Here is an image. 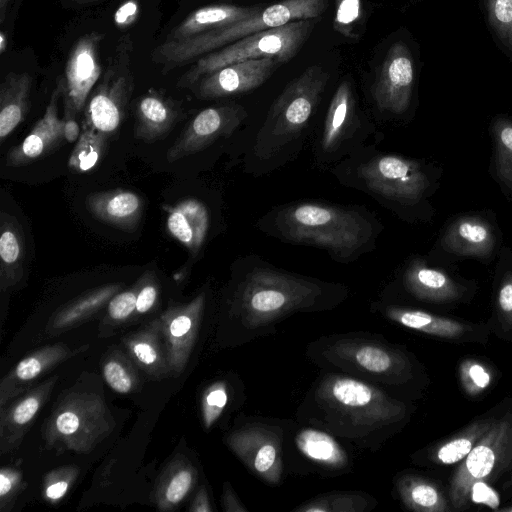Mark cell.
<instances>
[{"mask_svg": "<svg viewBox=\"0 0 512 512\" xmlns=\"http://www.w3.org/2000/svg\"><path fill=\"white\" fill-rule=\"evenodd\" d=\"M411 407L382 388L344 373L319 377L298 408V420L362 448L378 449L409 420Z\"/></svg>", "mask_w": 512, "mask_h": 512, "instance_id": "6da1fadb", "label": "cell"}, {"mask_svg": "<svg viewBox=\"0 0 512 512\" xmlns=\"http://www.w3.org/2000/svg\"><path fill=\"white\" fill-rule=\"evenodd\" d=\"M323 284L272 268H256L238 284L228 315L243 342L268 334L296 312L331 307Z\"/></svg>", "mask_w": 512, "mask_h": 512, "instance_id": "7a4b0ae2", "label": "cell"}, {"mask_svg": "<svg viewBox=\"0 0 512 512\" xmlns=\"http://www.w3.org/2000/svg\"><path fill=\"white\" fill-rule=\"evenodd\" d=\"M319 366L361 379L384 390L403 387L420 376V367L404 348L360 335L321 337L307 347Z\"/></svg>", "mask_w": 512, "mask_h": 512, "instance_id": "3957f363", "label": "cell"}, {"mask_svg": "<svg viewBox=\"0 0 512 512\" xmlns=\"http://www.w3.org/2000/svg\"><path fill=\"white\" fill-rule=\"evenodd\" d=\"M275 224L284 239L324 248L341 260L356 256L373 233L371 222L358 211L319 203L288 206Z\"/></svg>", "mask_w": 512, "mask_h": 512, "instance_id": "277c9868", "label": "cell"}, {"mask_svg": "<svg viewBox=\"0 0 512 512\" xmlns=\"http://www.w3.org/2000/svg\"><path fill=\"white\" fill-rule=\"evenodd\" d=\"M327 7L328 0H282L227 26L183 40L163 41L151 58L163 71H170L257 32L320 17Z\"/></svg>", "mask_w": 512, "mask_h": 512, "instance_id": "5b68a950", "label": "cell"}, {"mask_svg": "<svg viewBox=\"0 0 512 512\" xmlns=\"http://www.w3.org/2000/svg\"><path fill=\"white\" fill-rule=\"evenodd\" d=\"M329 74L319 65L307 67L273 103L254 145L255 153L269 158L299 135L315 111Z\"/></svg>", "mask_w": 512, "mask_h": 512, "instance_id": "8992f818", "label": "cell"}, {"mask_svg": "<svg viewBox=\"0 0 512 512\" xmlns=\"http://www.w3.org/2000/svg\"><path fill=\"white\" fill-rule=\"evenodd\" d=\"M315 21L297 20L246 36L198 58L177 83L192 88L204 76L227 65L250 59L275 58L280 63L291 60L309 37Z\"/></svg>", "mask_w": 512, "mask_h": 512, "instance_id": "52a82bcc", "label": "cell"}, {"mask_svg": "<svg viewBox=\"0 0 512 512\" xmlns=\"http://www.w3.org/2000/svg\"><path fill=\"white\" fill-rule=\"evenodd\" d=\"M511 470L512 410L507 409L501 410L452 475L448 488L452 510L463 511L470 507V492L474 484L496 483Z\"/></svg>", "mask_w": 512, "mask_h": 512, "instance_id": "ba28073f", "label": "cell"}, {"mask_svg": "<svg viewBox=\"0 0 512 512\" xmlns=\"http://www.w3.org/2000/svg\"><path fill=\"white\" fill-rule=\"evenodd\" d=\"M132 52V38L126 33L119 38L86 102L83 128H92L110 137L121 126L134 90Z\"/></svg>", "mask_w": 512, "mask_h": 512, "instance_id": "9c48e42d", "label": "cell"}, {"mask_svg": "<svg viewBox=\"0 0 512 512\" xmlns=\"http://www.w3.org/2000/svg\"><path fill=\"white\" fill-rule=\"evenodd\" d=\"M113 421L105 401L94 393L68 394L53 412L46 429L50 445L88 452L105 438Z\"/></svg>", "mask_w": 512, "mask_h": 512, "instance_id": "30bf717a", "label": "cell"}, {"mask_svg": "<svg viewBox=\"0 0 512 512\" xmlns=\"http://www.w3.org/2000/svg\"><path fill=\"white\" fill-rule=\"evenodd\" d=\"M226 442L252 473L267 483H279L283 472L284 430L281 427L248 423L231 432Z\"/></svg>", "mask_w": 512, "mask_h": 512, "instance_id": "8fae6325", "label": "cell"}, {"mask_svg": "<svg viewBox=\"0 0 512 512\" xmlns=\"http://www.w3.org/2000/svg\"><path fill=\"white\" fill-rule=\"evenodd\" d=\"M360 175L372 191L402 203L418 202L429 186L417 162L395 155L367 162L360 168Z\"/></svg>", "mask_w": 512, "mask_h": 512, "instance_id": "7c38bea8", "label": "cell"}, {"mask_svg": "<svg viewBox=\"0 0 512 512\" xmlns=\"http://www.w3.org/2000/svg\"><path fill=\"white\" fill-rule=\"evenodd\" d=\"M104 35L91 31L82 35L73 45L64 71V110L78 115L102 76L100 44Z\"/></svg>", "mask_w": 512, "mask_h": 512, "instance_id": "4fadbf2b", "label": "cell"}, {"mask_svg": "<svg viewBox=\"0 0 512 512\" xmlns=\"http://www.w3.org/2000/svg\"><path fill=\"white\" fill-rule=\"evenodd\" d=\"M246 117V110L234 103L200 111L168 149L167 161L173 163L206 149L217 139L231 135Z\"/></svg>", "mask_w": 512, "mask_h": 512, "instance_id": "5bb4252c", "label": "cell"}, {"mask_svg": "<svg viewBox=\"0 0 512 512\" xmlns=\"http://www.w3.org/2000/svg\"><path fill=\"white\" fill-rule=\"evenodd\" d=\"M415 67L409 48L395 42L386 53L373 85L372 94L377 107L394 114L404 113L411 102Z\"/></svg>", "mask_w": 512, "mask_h": 512, "instance_id": "9a60e30c", "label": "cell"}, {"mask_svg": "<svg viewBox=\"0 0 512 512\" xmlns=\"http://www.w3.org/2000/svg\"><path fill=\"white\" fill-rule=\"evenodd\" d=\"M205 305L201 293L187 304L168 308L159 318L172 375L185 368L193 350Z\"/></svg>", "mask_w": 512, "mask_h": 512, "instance_id": "2e32d148", "label": "cell"}, {"mask_svg": "<svg viewBox=\"0 0 512 512\" xmlns=\"http://www.w3.org/2000/svg\"><path fill=\"white\" fill-rule=\"evenodd\" d=\"M379 311L387 319L403 327L446 341L486 343L490 334L486 325L464 322L423 310L385 305Z\"/></svg>", "mask_w": 512, "mask_h": 512, "instance_id": "e0dca14e", "label": "cell"}, {"mask_svg": "<svg viewBox=\"0 0 512 512\" xmlns=\"http://www.w3.org/2000/svg\"><path fill=\"white\" fill-rule=\"evenodd\" d=\"M280 62L275 58L250 59L222 67L201 78L192 88L199 99H217L256 89Z\"/></svg>", "mask_w": 512, "mask_h": 512, "instance_id": "ac0fdd59", "label": "cell"}, {"mask_svg": "<svg viewBox=\"0 0 512 512\" xmlns=\"http://www.w3.org/2000/svg\"><path fill=\"white\" fill-rule=\"evenodd\" d=\"M63 94V79L54 88L44 114L35 123L21 143L13 146L6 155L8 167H21L41 159L56 148L64 139L63 119L59 118L58 105Z\"/></svg>", "mask_w": 512, "mask_h": 512, "instance_id": "d6986e66", "label": "cell"}, {"mask_svg": "<svg viewBox=\"0 0 512 512\" xmlns=\"http://www.w3.org/2000/svg\"><path fill=\"white\" fill-rule=\"evenodd\" d=\"M441 245L449 253L486 260L496 247V234L486 219L462 216L448 226Z\"/></svg>", "mask_w": 512, "mask_h": 512, "instance_id": "ffe728a7", "label": "cell"}, {"mask_svg": "<svg viewBox=\"0 0 512 512\" xmlns=\"http://www.w3.org/2000/svg\"><path fill=\"white\" fill-rule=\"evenodd\" d=\"M180 115L181 108L177 102L151 88L137 100L134 137L145 143H153L170 132Z\"/></svg>", "mask_w": 512, "mask_h": 512, "instance_id": "44dd1931", "label": "cell"}, {"mask_svg": "<svg viewBox=\"0 0 512 512\" xmlns=\"http://www.w3.org/2000/svg\"><path fill=\"white\" fill-rule=\"evenodd\" d=\"M56 378L43 383L24 397L12 403L8 408H1L0 415V448L1 453L16 449L33 419L49 397Z\"/></svg>", "mask_w": 512, "mask_h": 512, "instance_id": "7402d4cb", "label": "cell"}, {"mask_svg": "<svg viewBox=\"0 0 512 512\" xmlns=\"http://www.w3.org/2000/svg\"><path fill=\"white\" fill-rule=\"evenodd\" d=\"M85 205L99 221L126 231L137 227L144 210V202L137 193L120 188L90 193Z\"/></svg>", "mask_w": 512, "mask_h": 512, "instance_id": "603a6c76", "label": "cell"}, {"mask_svg": "<svg viewBox=\"0 0 512 512\" xmlns=\"http://www.w3.org/2000/svg\"><path fill=\"white\" fill-rule=\"evenodd\" d=\"M405 289L415 298L438 304L456 302L465 294V288L445 272L412 261L403 277Z\"/></svg>", "mask_w": 512, "mask_h": 512, "instance_id": "cb8c5ba5", "label": "cell"}, {"mask_svg": "<svg viewBox=\"0 0 512 512\" xmlns=\"http://www.w3.org/2000/svg\"><path fill=\"white\" fill-rule=\"evenodd\" d=\"M501 410L498 407L491 409L447 439L427 448L423 454L415 458L424 459L425 462L433 465H452L461 462L491 427Z\"/></svg>", "mask_w": 512, "mask_h": 512, "instance_id": "d4e9b609", "label": "cell"}, {"mask_svg": "<svg viewBox=\"0 0 512 512\" xmlns=\"http://www.w3.org/2000/svg\"><path fill=\"white\" fill-rule=\"evenodd\" d=\"M73 351L62 344L44 347L22 359L0 384V405L5 406L16 395L26 391L37 377L72 356Z\"/></svg>", "mask_w": 512, "mask_h": 512, "instance_id": "484cf974", "label": "cell"}, {"mask_svg": "<svg viewBox=\"0 0 512 512\" xmlns=\"http://www.w3.org/2000/svg\"><path fill=\"white\" fill-rule=\"evenodd\" d=\"M169 234L184 245L192 256L201 250L209 228V214L199 200L187 198L166 208Z\"/></svg>", "mask_w": 512, "mask_h": 512, "instance_id": "4316f807", "label": "cell"}, {"mask_svg": "<svg viewBox=\"0 0 512 512\" xmlns=\"http://www.w3.org/2000/svg\"><path fill=\"white\" fill-rule=\"evenodd\" d=\"M124 345L138 367L154 378L172 374L159 319L124 338Z\"/></svg>", "mask_w": 512, "mask_h": 512, "instance_id": "83f0119b", "label": "cell"}, {"mask_svg": "<svg viewBox=\"0 0 512 512\" xmlns=\"http://www.w3.org/2000/svg\"><path fill=\"white\" fill-rule=\"evenodd\" d=\"M261 7L214 4L198 8L173 28L164 41H177L194 37L242 20Z\"/></svg>", "mask_w": 512, "mask_h": 512, "instance_id": "f1b7e54d", "label": "cell"}, {"mask_svg": "<svg viewBox=\"0 0 512 512\" xmlns=\"http://www.w3.org/2000/svg\"><path fill=\"white\" fill-rule=\"evenodd\" d=\"M26 261L25 236L17 218L0 213V288L15 287L24 276Z\"/></svg>", "mask_w": 512, "mask_h": 512, "instance_id": "f546056e", "label": "cell"}, {"mask_svg": "<svg viewBox=\"0 0 512 512\" xmlns=\"http://www.w3.org/2000/svg\"><path fill=\"white\" fill-rule=\"evenodd\" d=\"M295 445L317 467L328 472H342L351 464L350 456L332 434L307 426L298 430Z\"/></svg>", "mask_w": 512, "mask_h": 512, "instance_id": "4dcf8cb0", "label": "cell"}, {"mask_svg": "<svg viewBox=\"0 0 512 512\" xmlns=\"http://www.w3.org/2000/svg\"><path fill=\"white\" fill-rule=\"evenodd\" d=\"M33 78L28 72H10L0 85V142L26 118Z\"/></svg>", "mask_w": 512, "mask_h": 512, "instance_id": "1f68e13d", "label": "cell"}, {"mask_svg": "<svg viewBox=\"0 0 512 512\" xmlns=\"http://www.w3.org/2000/svg\"><path fill=\"white\" fill-rule=\"evenodd\" d=\"M356 102L350 81L344 80L336 89L327 112L321 145L334 150L348 136L356 119Z\"/></svg>", "mask_w": 512, "mask_h": 512, "instance_id": "d6a6232c", "label": "cell"}, {"mask_svg": "<svg viewBox=\"0 0 512 512\" xmlns=\"http://www.w3.org/2000/svg\"><path fill=\"white\" fill-rule=\"evenodd\" d=\"M397 492L403 504L417 512H447L452 508L448 496L432 480L416 474H403L397 480Z\"/></svg>", "mask_w": 512, "mask_h": 512, "instance_id": "836d02e7", "label": "cell"}, {"mask_svg": "<svg viewBox=\"0 0 512 512\" xmlns=\"http://www.w3.org/2000/svg\"><path fill=\"white\" fill-rule=\"evenodd\" d=\"M196 476L195 468L185 459L171 463L156 487L158 508L168 510L180 504L192 490Z\"/></svg>", "mask_w": 512, "mask_h": 512, "instance_id": "e575fe53", "label": "cell"}, {"mask_svg": "<svg viewBox=\"0 0 512 512\" xmlns=\"http://www.w3.org/2000/svg\"><path fill=\"white\" fill-rule=\"evenodd\" d=\"M120 287L119 284H109L81 295L52 317L49 330L59 332L90 317L112 298Z\"/></svg>", "mask_w": 512, "mask_h": 512, "instance_id": "d590c367", "label": "cell"}, {"mask_svg": "<svg viewBox=\"0 0 512 512\" xmlns=\"http://www.w3.org/2000/svg\"><path fill=\"white\" fill-rule=\"evenodd\" d=\"M109 137L92 128H83L68 159V168L73 173H87L103 159Z\"/></svg>", "mask_w": 512, "mask_h": 512, "instance_id": "8d00e7d4", "label": "cell"}, {"mask_svg": "<svg viewBox=\"0 0 512 512\" xmlns=\"http://www.w3.org/2000/svg\"><path fill=\"white\" fill-rule=\"evenodd\" d=\"M372 508V498L360 493H333L323 495L299 506L300 512H362Z\"/></svg>", "mask_w": 512, "mask_h": 512, "instance_id": "74e56055", "label": "cell"}, {"mask_svg": "<svg viewBox=\"0 0 512 512\" xmlns=\"http://www.w3.org/2000/svg\"><path fill=\"white\" fill-rule=\"evenodd\" d=\"M495 168L498 179L512 191V122L505 118L492 126Z\"/></svg>", "mask_w": 512, "mask_h": 512, "instance_id": "f35d334b", "label": "cell"}, {"mask_svg": "<svg viewBox=\"0 0 512 512\" xmlns=\"http://www.w3.org/2000/svg\"><path fill=\"white\" fill-rule=\"evenodd\" d=\"M102 372L106 383L121 394L132 392L139 384L135 369L121 353L110 355L103 364Z\"/></svg>", "mask_w": 512, "mask_h": 512, "instance_id": "ab89813d", "label": "cell"}, {"mask_svg": "<svg viewBox=\"0 0 512 512\" xmlns=\"http://www.w3.org/2000/svg\"><path fill=\"white\" fill-rule=\"evenodd\" d=\"M485 9L490 27L512 52V0H485Z\"/></svg>", "mask_w": 512, "mask_h": 512, "instance_id": "60d3db41", "label": "cell"}, {"mask_svg": "<svg viewBox=\"0 0 512 512\" xmlns=\"http://www.w3.org/2000/svg\"><path fill=\"white\" fill-rule=\"evenodd\" d=\"M497 327L512 339V272L500 281L495 299Z\"/></svg>", "mask_w": 512, "mask_h": 512, "instance_id": "b9f144b4", "label": "cell"}, {"mask_svg": "<svg viewBox=\"0 0 512 512\" xmlns=\"http://www.w3.org/2000/svg\"><path fill=\"white\" fill-rule=\"evenodd\" d=\"M228 403V390L224 382L207 388L202 398V416L205 427L210 428L220 417Z\"/></svg>", "mask_w": 512, "mask_h": 512, "instance_id": "7bdbcfd3", "label": "cell"}, {"mask_svg": "<svg viewBox=\"0 0 512 512\" xmlns=\"http://www.w3.org/2000/svg\"><path fill=\"white\" fill-rule=\"evenodd\" d=\"M460 379L465 391L477 395L490 385L492 376L489 370L477 360H465L460 366Z\"/></svg>", "mask_w": 512, "mask_h": 512, "instance_id": "ee69618b", "label": "cell"}, {"mask_svg": "<svg viewBox=\"0 0 512 512\" xmlns=\"http://www.w3.org/2000/svg\"><path fill=\"white\" fill-rule=\"evenodd\" d=\"M334 29L346 37H355L354 28L362 17L360 0H335Z\"/></svg>", "mask_w": 512, "mask_h": 512, "instance_id": "f6af8a7d", "label": "cell"}, {"mask_svg": "<svg viewBox=\"0 0 512 512\" xmlns=\"http://www.w3.org/2000/svg\"><path fill=\"white\" fill-rule=\"evenodd\" d=\"M76 475L77 471L72 467L50 473L45 481L46 499L55 502L64 497Z\"/></svg>", "mask_w": 512, "mask_h": 512, "instance_id": "bcb514c9", "label": "cell"}, {"mask_svg": "<svg viewBox=\"0 0 512 512\" xmlns=\"http://www.w3.org/2000/svg\"><path fill=\"white\" fill-rule=\"evenodd\" d=\"M139 281L131 290L116 294L108 304V316L111 320L121 322L129 318L136 311V300Z\"/></svg>", "mask_w": 512, "mask_h": 512, "instance_id": "7dc6e473", "label": "cell"}, {"mask_svg": "<svg viewBox=\"0 0 512 512\" xmlns=\"http://www.w3.org/2000/svg\"><path fill=\"white\" fill-rule=\"evenodd\" d=\"M159 288L153 272L145 273L139 279V289L136 300V312L147 313L155 305Z\"/></svg>", "mask_w": 512, "mask_h": 512, "instance_id": "c3c4849f", "label": "cell"}, {"mask_svg": "<svg viewBox=\"0 0 512 512\" xmlns=\"http://www.w3.org/2000/svg\"><path fill=\"white\" fill-rule=\"evenodd\" d=\"M20 474L12 469L3 468L0 471V499L1 510L5 505H8L12 497L17 493L18 488L21 486Z\"/></svg>", "mask_w": 512, "mask_h": 512, "instance_id": "681fc988", "label": "cell"}, {"mask_svg": "<svg viewBox=\"0 0 512 512\" xmlns=\"http://www.w3.org/2000/svg\"><path fill=\"white\" fill-rule=\"evenodd\" d=\"M470 501L471 503L486 504L493 509H497L499 505L498 495L490 489L487 483L473 485L470 492Z\"/></svg>", "mask_w": 512, "mask_h": 512, "instance_id": "f907efd6", "label": "cell"}, {"mask_svg": "<svg viewBox=\"0 0 512 512\" xmlns=\"http://www.w3.org/2000/svg\"><path fill=\"white\" fill-rule=\"evenodd\" d=\"M62 119L64 139L68 143L77 142L81 135V131L80 126L76 121V115L67 110H64V116Z\"/></svg>", "mask_w": 512, "mask_h": 512, "instance_id": "816d5d0a", "label": "cell"}, {"mask_svg": "<svg viewBox=\"0 0 512 512\" xmlns=\"http://www.w3.org/2000/svg\"><path fill=\"white\" fill-rule=\"evenodd\" d=\"M137 14V4L134 1H128L122 5L116 13L115 21L118 25H127L135 18Z\"/></svg>", "mask_w": 512, "mask_h": 512, "instance_id": "f5cc1de1", "label": "cell"}, {"mask_svg": "<svg viewBox=\"0 0 512 512\" xmlns=\"http://www.w3.org/2000/svg\"><path fill=\"white\" fill-rule=\"evenodd\" d=\"M189 510L194 512H211L213 510L205 487H201L197 492Z\"/></svg>", "mask_w": 512, "mask_h": 512, "instance_id": "db71d44e", "label": "cell"}, {"mask_svg": "<svg viewBox=\"0 0 512 512\" xmlns=\"http://www.w3.org/2000/svg\"><path fill=\"white\" fill-rule=\"evenodd\" d=\"M223 507L225 511H247V509L241 505L230 487L224 489Z\"/></svg>", "mask_w": 512, "mask_h": 512, "instance_id": "11a10c76", "label": "cell"}, {"mask_svg": "<svg viewBox=\"0 0 512 512\" xmlns=\"http://www.w3.org/2000/svg\"><path fill=\"white\" fill-rule=\"evenodd\" d=\"M9 2L10 0H0V23H3L5 20Z\"/></svg>", "mask_w": 512, "mask_h": 512, "instance_id": "9f6ffc18", "label": "cell"}, {"mask_svg": "<svg viewBox=\"0 0 512 512\" xmlns=\"http://www.w3.org/2000/svg\"><path fill=\"white\" fill-rule=\"evenodd\" d=\"M502 488L506 491L512 490V470L508 473V475L504 478V482L502 484Z\"/></svg>", "mask_w": 512, "mask_h": 512, "instance_id": "6f0895ef", "label": "cell"}, {"mask_svg": "<svg viewBox=\"0 0 512 512\" xmlns=\"http://www.w3.org/2000/svg\"><path fill=\"white\" fill-rule=\"evenodd\" d=\"M6 46H7L6 36H5L4 32H1V34H0V52H1V54L4 53Z\"/></svg>", "mask_w": 512, "mask_h": 512, "instance_id": "680465c9", "label": "cell"}, {"mask_svg": "<svg viewBox=\"0 0 512 512\" xmlns=\"http://www.w3.org/2000/svg\"><path fill=\"white\" fill-rule=\"evenodd\" d=\"M71 1L78 3V4H88V3H93V2H96L99 0H71Z\"/></svg>", "mask_w": 512, "mask_h": 512, "instance_id": "91938a15", "label": "cell"}, {"mask_svg": "<svg viewBox=\"0 0 512 512\" xmlns=\"http://www.w3.org/2000/svg\"><path fill=\"white\" fill-rule=\"evenodd\" d=\"M502 511H508V512H512V507H506V508H503L501 509Z\"/></svg>", "mask_w": 512, "mask_h": 512, "instance_id": "94428289", "label": "cell"}]
</instances>
